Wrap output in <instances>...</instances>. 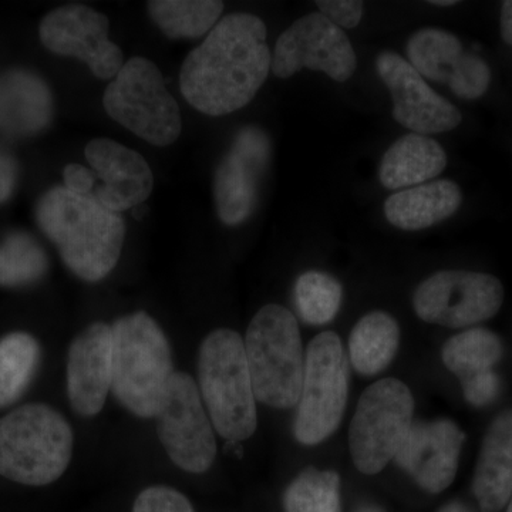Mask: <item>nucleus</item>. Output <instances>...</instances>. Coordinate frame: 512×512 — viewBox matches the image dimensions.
<instances>
[{"label":"nucleus","instance_id":"nucleus-39","mask_svg":"<svg viewBox=\"0 0 512 512\" xmlns=\"http://www.w3.org/2000/svg\"><path fill=\"white\" fill-rule=\"evenodd\" d=\"M360 512H380L379 510H376V508H366V510L360 511Z\"/></svg>","mask_w":512,"mask_h":512},{"label":"nucleus","instance_id":"nucleus-30","mask_svg":"<svg viewBox=\"0 0 512 512\" xmlns=\"http://www.w3.org/2000/svg\"><path fill=\"white\" fill-rule=\"evenodd\" d=\"M339 488L340 478L335 471L308 468L286 488L285 512H339Z\"/></svg>","mask_w":512,"mask_h":512},{"label":"nucleus","instance_id":"nucleus-16","mask_svg":"<svg viewBox=\"0 0 512 512\" xmlns=\"http://www.w3.org/2000/svg\"><path fill=\"white\" fill-rule=\"evenodd\" d=\"M406 52L409 63L423 79L447 84L460 99H480L490 87L488 64L466 52L461 40L447 30L420 29L410 37Z\"/></svg>","mask_w":512,"mask_h":512},{"label":"nucleus","instance_id":"nucleus-24","mask_svg":"<svg viewBox=\"0 0 512 512\" xmlns=\"http://www.w3.org/2000/svg\"><path fill=\"white\" fill-rule=\"evenodd\" d=\"M399 345L396 319L386 312H370L359 319L350 333V360L360 375L375 376L392 363Z\"/></svg>","mask_w":512,"mask_h":512},{"label":"nucleus","instance_id":"nucleus-8","mask_svg":"<svg viewBox=\"0 0 512 512\" xmlns=\"http://www.w3.org/2000/svg\"><path fill=\"white\" fill-rule=\"evenodd\" d=\"M349 393V365L335 332H323L309 343L293 434L315 446L338 429Z\"/></svg>","mask_w":512,"mask_h":512},{"label":"nucleus","instance_id":"nucleus-21","mask_svg":"<svg viewBox=\"0 0 512 512\" xmlns=\"http://www.w3.org/2000/svg\"><path fill=\"white\" fill-rule=\"evenodd\" d=\"M473 491L484 512H497L512 495V409L498 414L485 433Z\"/></svg>","mask_w":512,"mask_h":512},{"label":"nucleus","instance_id":"nucleus-19","mask_svg":"<svg viewBox=\"0 0 512 512\" xmlns=\"http://www.w3.org/2000/svg\"><path fill=\"white\" fill-rule=\"evenodd\" d=\"M84 156L103 181L94 195L109 210H134L153 192V171L137 151L110 138H94L87 144Z\"/></svg>","mask_w":512,"mask_h":512},{"label":"nucleus","instance_id":"nucleus-31","mask_svg":"<svg viewBox=\"0 0 512 512\" xmlns=\"http://www.w3.org/2000/svg\"><path fill=\"white\" fill-rule=\"evenodd\" d=\"M131 512H195L191 501L167 485H153L141 491Z\"/></svg>","mask_w":512,"mask_h":512},{"label":"nucleus","instance_id":"nucleus-9","mask_svg":"<svg viewBox=\"0 0 512 512\" xmlns=\"http://www.w3.org/2000/svg\"><path fill=\"white\" fill-rule=\"evenodd\" d=\"M413 394L397 379L367 387L357 403L349 430V448L360 473L373 476L394 460L410 427Z\"/></svg>","mask_w":512,"mask_h":512},{"label":"nucleus","instance_id":"nucleus-22","mask_svg":"<svg viewBox=\"0 0 512 512\" xmlns=\"http://www.w3.org/2000/svg\"><path fill=\"white\" fill-rule=\"evenodd\" d=\"M463 202L460 187L450 180L406 188L384 201V215L393 227L420 231L440 224L456 214Z\"/></svg>","mask_w":512,"mask_h":512},{"label":"nucleus","instance_id":"nucleus-32","mask_svg":"<svg viewBox=\"0 0 512 512\" xmlns=\"http://www.w3.org/2000/svg\"><path fill=\"white\" fill-rule=\"evenodd\" d=\"M320 15L340 29H355L362 22L363 2L360 0H320L316 2Z\"/></svg>","mask_w":512,"mask_h":512},{"label":"nucleus","instance_id":"nucleus-29","mask_svg":"<svg viewBox=\"0 0 512 512\" xmlns=\"http://www.w3.org/2000/svg\"><path fill=\"white\" fill-rule=\"evenodd\" d=\"M49 268L46 252L36 239L15 232L0 244V286L19 288L35 284Z\"/></svg>","mask_w":512,"mask_h":512},{"label":"nucleus","instance_id":"nucleus-6","mask_svg":"<svg viewBox=\"0 0 512 512\" xmlns=\"http://www.w3.org/2000/svg\"><path fill=\"white\" fill-rule=\"evenodd\" d=\"M244 345L255 399L275 409L298 406L305 357L293 313L276 303L265 305L249 323Z\"/></svg>","mask_w":512,"mask_h":512},{"label":"nucleus","instance_id":"nucleus-10","mask_svg":"<svg viewBox=\"0 0 512 512\" xmlns=\"http://www.w3.org/2000/svg\"><path fill=\"white\" fill-rule=\"evenodd\" d=\"M157 434L171 461L191 474L210 470L217 457L214 426L197 383L175 372L157 416Z\"/></svg>","mask_w":512,"mask_h":512},{"label":"nucleus","instance_id":"nucleus-28","mask_svg":"<svg viewBox=\"0 0 512 512\" xmlns=\"http://www.w3.org/2000/svg\"><path fill=\"white\" fill-rule=\"evenodd\" d=\"M342 299V285L326 272H305L296 279L293 288L296 311L308 325L320 326L332 322L342 306Z\"/></svg>","mask_w":512,"mask_h":512},{"label":"nucleus","instance_id":"nucleus-3","mask_svg":"<svg viewBox=\"0 0 512 512\" xmlns=\"http://www.w3.org/2000/svg\"><path fill=\"white\" fill-rule=\"evenodd\" d=\"M111 392L141 419H156L174 376L170 343L146 312L121 316L111 325Z\"/></svg>","mask_w":512,"mask_h":512},{"label":"nucleus","instance_id":"nucleus-35","mask_svg":"<svg viewBox=\"0 0 512 512\" xmlns=\"http://www.w3.org/2000/svg\"><path fill=\"white\" fill-rule=\"evenodd\" d=\"M16 175H18V168H16L15 161L8 154L0 151V204L12 195L16 184Z\"/></svg>","mask_w":512,"mask_h":512},{"label":"nucleus","instance_id":"nucleus-17","mask_svg":"<svg viewBox=\"0 0 512 512\" xmlns=\"http://www.w3.org/2000/svg\"><path fill=\"white\" fill-rule=\"evenodd\" d=\"M464 441L466 434L451 420L419 421L410 427L394 460L423 490L439 494L456 478Z\"/></svg>","mask_w":512,"mask_h":512},{"label":"nucleus","instance_id":"nucleus-40","mask_svg":"<svg viewBox=\"0 0 512 512\" xmlns=\"http://www.w3.org/2000/svg\"><path fill=\"white\" fill-rule=\"evenodd\" d=\"M507 512H512V495H511V498H510V505H508Z\"/></svg>","mask_w":512,"mask_h":512},{"label":"nucleus","instance_id":"nucleus-38","mask_svg":"<svg viewBox=\"0 0 512 512\" xmlns=\"http://www.w3.org/2000/svg\"><path fill=\"white\" fill-rule=\"evenodd\" d=\"M430 5L439 6V8H447V6L457 5L456 0H431Z\"/></svg>","mask_w":512,"mask_h":512},{"label":"nucleus","instance_id":"nucleus-5","mask_svg":"<svg viewBox=\"0 0 512 512\" xmlns=\"http://www.w3.org/2000/svg\"><path fill=\"white\" fill-rule=\"evenodd\" d=\"M198 383L202 403L222 439H249L258 426L256 399L244 339L231 329H217L201 343Z\"/></svg>","mask_w":512,"mask_h":512},{"label":"nucleus","instance_id":"nucleus-12","mask_svg":"<svg viewBox=\"0 0 512 512\" xmlns=\"http://www.w3.org/2000/svg\"><path fill=\"white\" fill-rule=\"evenodd\" d=\"M357 59L345 30L320 13L296 20L276 40L271 70L278 79H289L302 69L328 74L335 82H348Z\"/></svg>","mask_w":512,"mask_h":512},{"label":"nucleus","instance_id":"nucleus-11","mask_svg":"<svg viewBox=\"0 0 512 512\" xmlns=\"http://www.w3.org/2000/svg\"><path fill=\"white\" fill-rule=\"evenodd\" d=\"M504 302V288L493 275L440 271L417 286L413 309L421 320L446 328H467L494 318Z\"/></svg>","mask_w":512,"mask_h":512},{"label":"nucleus","instance_id":"nucleus-33","mask_svg":"<svg viewBox=\"0 0 512 512\" xmlns=\"http://www.w3.org/2000/svg\"><path fill=\"white\" fill-rule=\"evenodd\" d=\"M461 386L467 402L476 407L487 406L500 393V379L494 370L463 380Z\"/></svg>","mask_w":512,"mask_h":512},{"label":"nucleus","instance_id":"nucleus-2","mask_svg":"<svg viewBox=\"0 0 512 512\" xmlns=\"http://www.w3.org/2000/svg\"><path fill=\"white\" fill-rule=\"evenodd\" d=\"M36 220L64 265L83 281L99 282L119 264L126 222L94 192L76 195L64 187L50 188L37 202Z\"/></svg>","mask_w":512,"mask_h":512},{"label":"nucleus","instance_id":"nucleus-1","mask_svg":"<svg viewBox=\"0 0 512 512\" xmlns=\"http://www.w3.org/2000/svg\"><path fill=\"white\" fill-rule=\"evenodd\" d=\"M264 20L249 13L220 19L184 60L180 92L195 110L227 116L248 106L272 66Z\"/></svg>","mask_w":512,"mask_h":512},{"label":"nucleus","instance_id":"nucleus-34","mask_svg":"<svg viewBox=\"0 0 512 512\" xmlns=\"http://www.w3.org/2000/svg\"><path fill=\"white\" fill-rule=\"evenodd\" d=\"M63 187L76 195L92 194L97 175L90 168L80 164H69L63 170Z\"/></svg>","mask_w":512,"mask_h":512},{"label":"nucleus","instance_id":"nucleus-37","mask_svg":"<svg viewBox=\"0 0 512 512\" xmlns=\"http://www.w3.org/2000/svg\"><path fill=\"white\" fill-rule=\"evenodd\" d=\"M440 512H471L467 507H464L463 504L460 503H451L446 505V507L441 508Z\"/></svg>","mask_w":512,"mask_h":512},{"label":"nucleus","instance_id":"nucleus-27","mask_svg":"<svg viewBox=\"0 0 512 512\" xmlns=\"http://www.w3.org/2000/svg\"><path fill=\"white\" fill-rule=\"evenodd\" d=\"M39 362V343L29 333H9L0 339V409L22 397Z\"/></svg>","mask_w":512,"mask_h":512},{"label":"nucleus","instance_id":"nucleus-14","mask_svg":"<svg viewBox=\"0 0 512 512\" xmlns=\"http://www.w3.org/2000/svg\"><path fill=\"white\" fill-rule=\"evenodd\" d=\"M110 22L89 6H62L40 23V40L50 52L82 60L100 80H113L124 66L123 52L109 39Z\"/></svg>","mask_w":512,"mask_h":512},{"label":"nucleus","instance_id":"nucleus-23","mask_svg":"<svg viewBox=\"0 0 512 512\" xmlns=\"http://www.w3.org/2000/svg\"><path fill=\"white\" fill-rule=\"evenodd\" d=\"M447 154L436 140L409 133L394 141L379 167V180L387 190H406L439 177Z\"/></svg>","mask_w":512,"mask_h":512},{"label":"nucleus","instance_id":"nucleus-25","mask_svg":"<svg viewBox=\"0 0 512 512\" xmlns=\"http://www.w3.org/2000/svg\"><path fill=\"white\" fill-rule=\"evenodd\" d=\"M148 15L170 39L207 36L220 22L224 3L217 0H153Z\"/></svg>","mask_w":512,"mask_h":512},{"label":"nucleus","instance_id":"nucleus-13","mask_svg":"<svg viewBox=\"0 0 512 512\" xmlns=\"http://www.w3.org/2000/svg\"><path fill=\"white\" fill-rule=\"evenodd\" d=\"M271 158V138L262 128L238 130L214 175L215 207L222 224L237 227L251 217Z\"/></svg>","mask_w":512,"mask_h":512},{"label":"nucleus","instance_id":"nucleus-4","mask_svg":"<svg viewBox=\"0 0 512 512\" xmlns=\"http://www.w3.org/2000/svg\"><path fill=\"white\" fill-rule=\"evenodd\" d=\"M72 426L47 404H25L0 419V477L42 487L66 473L73 457Z\"/></svg>","mask_w":512,"mask_h":512},{"label":"nucleus","instance_id":"nucleus-36","mask_svg":"<svg viewBox=\"0 0 512 512\" xmlns=\"http://www.w3.org/2000/svg\"><path fill=\"white\" fill-rule=\"evenodd\" d=\"M501 37L508 46L512 47V0H505L501 6Z\"/></svg>","mask_w":512,"mask_h":512},{"label":"nucleus","instance_id":"nucleus-18","mask_svg":"<svg viewBox=\"0 0 512 512\" xmlns=\"http://www.w3.org/2000/svg\"><path fill=\"white\" fill-rule=\"evenodd\" d=\"M113 376L111 325L96 322L74 338L67 355L66 389L74 413L97 416L106 404Z\"/></svg>","mask_w":512,"mask_h":512},{"label":"nucleus","instance_id":"nucleus-7","mask_svg":"<svg viewBox=\"0 0 512 512\" xmlns=\"http://www.w3.org/2000/svg\"><path fill=\"white\" fill-rule=\"evenodd\" d=\"M103 106L111 119L153 146H170L183 130L180 107L163 74L144 57L124 63L104 92Z\"/></svg>","mask_w":512,"mask_h":512},{"label":"nucleus","instance_id":"nucleus-26","mask_svg":"<svg viewBox=\"0 0 512 512\" xmlns=\"http://www.w3.org/2000/svg\"><path fill=\"white\" fill-rule=\"evenodd\" d=\"M504 348L500 336L484 328L468 329L444 343L441 349L444 366L458 379L490 372L503 357Z\"/></svg>","mask_w":512,"mask_h":512},{"label":"nucleus","instance_id":"nucleus-20","mask_svg":"<svg viewBox=\"0 0 512 512\" xmlns=\"http://www.w3.org/2000/svg\"><path fill=\"white\" fill-rule=\"evenodd\" d=\"M52 119V93L39 76L13 70L0 77V131L32 136L45 130Z\"/></svg>","mask_w":512,"mask_h":512},{"label":"nucleus","instance_id":"nucleus-15","mask_svg":"<svg viewBox=\"0 0 512 512\" xmlns=\"http://www.w3.org/2000/svg\"><path fill=\"white\" fill-rule=\"evenodd\" d=\"M376 69L393 99V117L416 134L447 133L463 121L460 110L434 92L416 69L392 50L376 57Z\"/></svg>","mask_w":512,"mask_h":512}]
</instances>
